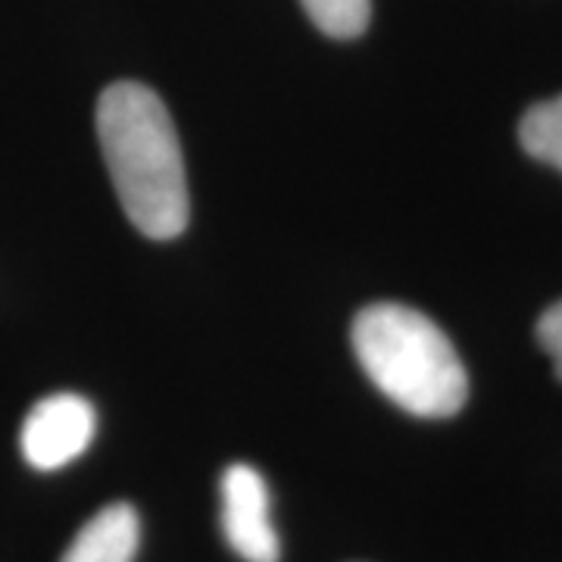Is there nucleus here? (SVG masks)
Segmentation results:
<instances>
[{
    "mask_svg": "<svg viewBox=\"0 0 562 562\" xmlns=\"http://www.w3.org/2000/svg\"><path fill=\"white\" fill-rule=\"evenodd\" d=\"M98 138L122 210L154 241L188 228V179L176 125L162 101L140 81H116L98 103Z\"/></svg>",
    "mask_w": 562,
    "mask_h": 562,
    "instance_id": "f257e3e1",
    "label": "nucleus"
},
{
    "mask_svg": "<svg viewBox=\"0 0 562 562\" xmlns=\"http://www.w3.org/2000/svg\"><path fill=\"white\" fill-rule=\"evenodd\" d=\"M353 350L369 382L419 419L457 416L469 375L457 347L425 313L403 303H372L353 319Z\"/></svg>",
    "mask_w": 562,
    "mask_h": 562,
    "instance_id": "f03ea898",
    "label": "nucleus"
},
{
    "mask_svg": "<svg viewBox=\"0 0 562 562\" xmlns=\"http://www.w3.org/2000/svg\"><path fill=\"white\" fill-rule=\"evenodd\" d=\"M222 535L244 562H279L281 543L272 525L266 479L254 465L235 462L222 472Z\"/></svg>",
    "mask_w": 562,
    "mask_h": 562,
    "instance_id": "7ed1b4c3",
    "label": "nucleus"
},
{
    "mask_svg": "<svg viewBox=\"0 0 562 562\" xmlns=\"http://www.w3.org/2000/svg\"><path fill=\"white\" fill-rule=\"evenodd\" d=\"M94 431H98V413L85 397L79 394L44 397L22 422V457L38 472H54L79 460L94 441Z\"/></svg>",
    "mask_w": 562,
    "mask_h": 562,
    "instance_id": "20e7f679",
    "label": "nucleus"
},
{
    "mask_svg": "<svg viewBox=\"0 0 562 562\" xmlns=\"http://www.w3.org/2000/svg\"><path fill=\"white\" fill-rule=\"evenodd\" d=\"M138 541L140 522L135 506L113 503L81 525L60 562H135Z\"/></svg>",
    "mask_w": 562,
    "mask_h": 562,
    "instance_id": "39448f33",
    "label": "nucleus"
},
{
    "mask_svg": "<svg viewBox=\"0 0 562 562\" xmlns=\"http://www.w3.org/2000/svg\"><path fill=\"white\" fill-rule=\"evenodd\" d=\"M519 140L525 154L562 172V94L553 101L535 103L519 122Z\"/></svg>",
    "mask_w": 562,
    "mask_h": 562,
    "instance_id": "423d86ee",
    "label": "nucleus"
},
{
    "mask_svg": "<svg viewBox=\"0 0 562 562\" xmlns=\"http://www.w3.org/2000/svg\"><path fill=\"white\" fill-rule=\"evenodd\" d=\"M310 20L331 38H360L372 16V0H301Z\"/></svg>",
    "mask_w": 562,
    "mask_h": 562,
    "instance_id": "0eeeda50",
    "label": "nucleus"
},
{
    "mask_svg": "<svg viewBox=\"0 0 562 562\" xmlns=\"http://www.w3.org/2000/svg\"><path fill=\"white\" fill-rule=\"evenodd\" d=\"M538 344L547 350V357L553 360L557 379L562 382V301L543 310V316L538 319Z\"/></svg>",
    "mask_w": 562,
    "mask_h": 562,
    "instance_id": "6e6552de",
    "label": "nucleus"
}]
</instances>
